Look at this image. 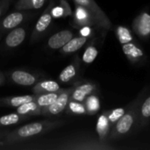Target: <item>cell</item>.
Masks as SVG:
<instances>
[{
	"instance_id": "6da1fadb",
	"label": "cell",
	"mask_w": 150,
	"mask_h": 150,
	"mask_svg": "<svg viewBox=\"0 0 150 150\" xmlns=\"http://www.w3.org/2000/svg\"><path fill=\"white\" fill-rule=\"evenodd\" d=\"M64 124L63 120H44L37 121L24 125L9 133L0 141L1 144H13L14 142H21L34 136L40 135L46 132L57 128Z\"/></svg>"
},
{
	"instance_id": "7a4b0ae2",
	"label": "cell",
	"mask_w": 150,
	"mask_h": 150,
	"mask_svg": "<svg viewBox=\"0 0 150 150\" xmlns=\"http://www.w3.org/2000/svg\"><path fill=\"white\" fill-rule=\"evenodd\" d=\"M146 91L140 93L139 97L128 106L126 113L113 125L112 129L110 132L109 139L116 140L127 136L132 130L137 127L139 123V109L142 103V98L145 95Z\"/></svg>"
},
{
	"instance_id": "3957f363",
	"label": "cell",
	"mask_w": 150,
	"mask_h": 150,
	"mask_svg": "<svg viewBox=\"0 0 150 150\" xmlns=\"http://www.w3.org/2000/svg\"><path fill=\"white\" fill-rule=\"evenodd\" d=\"M74 2L88 11L95 25L105 31H109L112 28V24L111 20L94 0H74Z\"/></svg>"
},
{
	"instance_id": "277c9868",
	"label": "cell",
	"mask_w": 150,
	"mask_h": 150,
	"mask_svg": "<svg viewBox=\"0 0 150 150\" xmlns=\"http://www.w3.org/2000/svg\"><path fill=\"white\" fill-rule=\"evenodd\" d=\"M73 88L63 89L60 91V94L57 99L49 106L41 109V115L43 116H54L59 115L66 108L70 100V95Z\"/></svg>"
},
{
	"instance_id": "5b68a950",
	"label": "cell",
	"mask_w": 150,
	"mask_h": 150,
	"mask_svg": "<svg viewBox=\"0 0 150 150\" xmlns=\"http://www.w3.org/2000/svg\"><path fill=\"white\" fill-rule=\"evenodd\" d=\"M134 33L142 39L147 40L150 36V14L148 11H142L133 22Z\"/></svg>"
},
{
	"instance_id": "8992f818",
	"label": "cell",
	"mask_w": 150,
	"mask_h": 150,
	"mask_svg": "<svg viewBox=\"0 0 150 150\" xmlns=\"http://www.w3.org/2000/svg\"><path fill=\"white\" fill-rule=\"evenodd\" d=\"M122 51L128 61L134 64H139L144 62L146 55L142 48L134 41L122 45Z\"/></svg>"
},
{
	"instance_id": "52a82bcc",
	"label": "cell",
	"mask_w": 150,
	"mask_h": 150,
	"mask_svg": "<svg viewBox=\"0 0 150 150\" xmlns=\"http://www.w3.org/2000/svg\"><path fill=\"white\" fill-rule=\"evenodd\" d=\"M54 7V2H51L50 4L47 6V8L45 10V11L42 13V15L40 17V18L38 19L33 34H32V40H36L42 33H44L48 26L50 25L51 22H52V13L51 11Z\"/></svg>"
},
{
	"instance_id": "ba28073f",
	"label": "cell",
	"mask_w": 150,
	"mask_h": 150,
	"mask_svg": "<svg viewBox=\"0 0 150 150\" xmlns=\"http://www.w3.org/2000/svg\"><path fill=\"white\" fill-rule=\"evenodd\" d=\"M96 89H97L96 85L91 83H85L80 84L76 88H73L70 95V100H75L83 103L86 98L91 94H92L96 91Z\"/></svg>"
},
{
	"instance_id": "9c48e42d",
	"label": "cell",
	"mask_w": 150,
	"mask_h": 150,
	"mask_svg": "<svg viewBox=\"0 0 150 150\" xmlns=\"http://www.w3.org/2000/svg\"><path fill=\"white\" fill-rule=\"evenodd\" d=\"M73 38V33L69 30L60 31L54 35H52L47 40V46L51 49H60L62 48L69 40Z\"/></svg>"
},
{
	"instance_id": "30bf717a",
	"label": "cell",
	"mask_w": 150,
	"mask_h": 150,
	"mask_svg": "<svg viewBox=\"0 0 150 150\" xmlns=\"http://www.w3.org/2000/svg\"><path fill=\"white\" fill-rule=\"evenodd\" d=\"M26 31L23 27H15L5 38V46L11 48L19 46L25 39Z\"/></svg>"
},
{
	"instance_id": "8fae6325",
	"label": "cell",
	"mask_w": 150,
	"mask_h": 150,
	"mask_svg": "<svg viewBox=\"0 0 150 150\" xmlns=\"http://www.w3.org/2000/svg\"><path fill=\"white\" fill-rule=\"evenodd\" d=\"M38 94L33 95H24V96H17V97H11V98H0V107H18L21 105L33 101L36 99Z\"/></svg>"
},
{
	"instance_id": "7c38bea8",
	"label": "cell",
	"mask_w": 150,
	"mask_h": 150,
	"mask_svg": "<svg viewBox=\"0 0 150 150\" xmlns=\"http://www.w3.org/2000/svg\"><path fill=\"white\" fill-rule=\"evenodd\" d=\"M27 14L23 11H14L7 15L1 23V28L4 30H10L17 27L26 18Z\"/></svg>"
},
{
	"instance_id": "4fadbf2b",
	"label": "cell",
	"mask_w": 150,
	"mask_h": 150,
	"mask_svg": "<svg viewBox=\"0 0 150 150\" xmlns=\"http://www.w3.org/2000/svg\"><path fill=\"white\" fill-rule=\"evenodd\" d=\"M11 80L21 86H32L37 82V78L33 74L24 70H15L11 74Z\"/></svg>"
},
{
	"instance_id": "5bb4252c",
	"label": "cell",
	"mask_w": 150,
	"mask_h": 150,
	"mask_svg": "<svg viewBox=\"0 0 150 150\" xmlns=\"http://www.w3.org/2000/svg\"><path fill=\"white\" fill-rule=\"evenodd\" d=\"M111 130H112V124L108 120L107 112H105L98 117L96 126V131L98 134L99 140L101 142H104L109 136Z\"/></svg>"
},
{
	"instance_id": "9a60e30c",
	"label": "cell",
	"mask_w": 150,
	"mask_h": 150,
	"mask_svg": "<svg viewBox=\"0 0 150 150\" xmlns=\"http://www.w3.org/2000/svg\"><path fill=\"white\" fill-rule=\"evenodd\" d=\"M61 90L60 85L57 82L53 80H46L41 81L35 84L33 88V91L35 94H43L47 92H56Z\"/></svg>"
},
{
	"instance_id": "2e32d148",
	"label": "cell",
	"mask_w": 150,
	"mask_h": 150,
	"mask_svg": "<svg viewBox=\"0 0 150 150\" xmlns=\"http://www.w3.org/2000/svg\"><path fill=\"white\" fill-rule=\"evenodd\" d=\"M88 40V37L86 36H78V37H73L70 40L67 42L62 48L61 52L63 54H71L77 50H79Z\"/></svg>"
},
{
	"instance_id": "e0dca14e",
	"label": "cell",
	"mask_w": 150,
	"mask_h": 150,
	"mask_svg": "<svg viewBox=\"0 0 150 150\" xmlns=\"http://www.w3.org/2000/svg\"><path fill=\"white\" fill-rule=\"evenodd\" d=\"M17 112L24 116H40L41 115V109L37 105L35 100H33L25 103L20 106L17 107Z\"/></svg>"
},
{
	"instance_id": "ac0fdd59",
	"label": "cell",
	"mask_w": 150,
	"mask_h": 150,
	"mask_svg": "<svg viewBox=\"0 0 150 150\" xmlns=\"http://www.w3.org/2000/svg\"><path fill=\"white\" fill-rule=\"evenodd\" d=\"M61 91V90H60ZM60 91L56 92H47V93H43V94H39L36 97L35 102L37 105L40 106V109L46 108L52 105L58 98L60 94Z\"/></svg>"
},
{
	"instance_id": "d6986e66",
	"label": "cell",
	"mask_w": 150,
	"mask_h": 150,
	"mask_svg": "<svg viewBox=\"0 0 150 150\" xmlns=\"http://www.w3.org/2000/svg\"><path fill=\"white\" fill-rule=\"evenodd\" d=\"M75 22L76 23V25H82V26L94 25L88 11L82 6L77 5V4H76V13H75Z\"/></svg>"
},
{
	"instance_id": "ffe728a7",
	"label": "cell",
	"mask_w": 150,
	"mask_h": 150,
	"mask_svg": "<svg viewBox=\"0 0 150 150\" xmlns=\"http://www.w3.org/2000/svg\"><path fill=\"white\" fill-rule=\"evenodd\" d=\"M150 120V95L141 103L139 109V124L142 127L146 126Z\"/></svg>"
},
{
	"instance_id": "44dd1931",
	"label": "cell",
	"mask_w": 150,
	"mask_h": 150,
	"mask_svg": "<svg viewBox=\"0 0 150 150\" xmlns=\"http://www.w3.org/2000/svg\"><path fill=\"white\" fill-rule=\"evenodd\" d=\"M45 0H18L15 5L17 10H38L42 8Z\"/></svg>"
},
{
	"instance_id": "7402d4cb",
	"label": "cell",
	"mask_w": 150,
	"mask_h": 150,
	"mask_svg": "<svg viewBox=\"0 0 150 150\" xmlns=\"http://www.w3.org/2000/svg\"><path fill=\"white\" fill-rule=\"evenodd\" d=\"M84 105L87 111V113L90 115H94L100 109V101L98 96L91 94L84 100Z\"/></svg>"
},
{
	"instance_id": "603a6c76",
	"label": "cell",
	"mask_w": 150,
	"mask_h": 150,
	"mask_svg": "<svg viewBox=\"0 0 150 150\" xmlns=\"http://www.w3.org/2000/svg\"><path fill=\"white\" fill-rule=\"evenodd\" d=\"M115 34L121 45L134 41V37L131 31L123 25H118L115 29Z\"/></svg>"
},
{
	"instance_id": "cb8c5ba5",
	"label": "cell",
	"mask_w": 150,
	"mask_h": 150,
	"mask_svg": "<svg viewBox=\"0 0 150 150\" xmlns=\"http://www.w3.org/2000/svg\"><path fill=\"white\" fill-rule=\"evenodd\" d=\"M27 116L20 115L17 113H10L0 117V127H9L19 123L20 121L25 120Z\"/></svg>"
},
{
	"instance_id": "d4e9b609",
	"label": "cell",
	"mask_w": 150,
	"mask_h": 150,
	"mask_svg": "<svg viewBox=\"0 0 150 150\" xmlns=\"http://www.w3.org/2000/svg\"><path fill=\"white\" fill-rule=\"evenodd\" d=\"M76 66L72 63L69 64L59 75V79L62 83H69L76 76Z\"/></svg>"
},
{
	"instance_id": "484cf974",
	"label": "cell",
	"mask_w": 150,
	"mask_h": 150,
	"mask_svg": "<svg viewBox=\"0 0 150 150\" xmlns=\"http://www.w3.org/2000/svg\"><path fill=\"white\" fill-rule=\"evenodd\" d=\"M67 107H68L69 112L73 113V114L83 115V114H86L87 113L85 105L82 102L75 101V100H69Z\"/></svg>"
},
{
	"instance_id": "4316f807",
	"label": "cell",
	"mask_w": 150,
	"mask_h": 150,
	"mask_svg": "<svg viewBox=\"0 0 150 150\" xmlns=\"http://www.w3.org/2000/svg\"><path fill=\"white\" fill-rule=\"evenodd\" d=\"M51 13H52V17L61 18V17H66V16L71 14V11H70L69 6L68 5L67 2L62 1L61 5L56 6V7H53Z\"/></svg>"
},
{
	"instance_id": "83f0119b",
	"label": "cell",
	"mask_w": 150,
	"mask_h": 150,
	"mask_svg": "<svg viewBox=\"0 0 150 150\" xmlns=\"http://www.w3.org/2000/svg\"><path fill=\"white\" fill-rule=\"evenodd\" d=\"M128 106L127 107H119V108L113 109L110 112H106L108 120H109L110 123L112 124V126H113L126 113L127 110L128 109Z\"/></svg>"
},
{
	"instance_id": "f1b7e54d",
	"label": "cell",
	"mask_w": 150,
	"mask_h": 150,
	"mask_svg": "<svg viewBox=\"0 0 150 150\" xmlns=\"http://www.w3.org/2000/svg\"><path fill=\"white\" fill-rule=\"evenodd\" d=\"M98 54V51L95 46H89L85 49V51L83 54V58H82L83 62L87 64L93 62L95 61V59L97 58Z\"/></svg>"
},
{
	"instance_id": "f546056e",
	"label": "cell",
	"mask_w": 150,
	"mask_h": 150,
	"mask_svg": "<svg viewBox=\"0 0 150 150\" xmlns=\"http://www.w3.org/2000/svg\"><path fill=\"white\" fill-rule=\"evenodd\" d=\"M9 2H10V0H1L0 1V17L4 12V11L7 9V7L9 5Z\"/></svg>"
},
{
	"instance_id": "4dcf8cb0",
	"label": "cell",
	"mask_w": 150,
	"mask_h": 150,
	"mask_svg": "<svg viewBox=\"0 0 150 150\" xmlns=\"http://www.w3.org/2000/svg\"><path fill=\"white\" fill-rule=\"evenodd\" d=\"M91 29L88 25H83V27L80 31L81 35L82 36H86V37H88L91 34Z\"/></svg>"
},
{
	"instance_id": "1f68e13d",
	"label": "cell",
	"mask_w": 150,
	"mask_h": 150,
	"mask_svg": "<svg viewBox=\"0 0 150 150\" xmlns=\"http://www.w3.org/2000/svg\"><path fill=\"white\" fill-rule=\"evenodd\" d=\"M9 129H4V130H0V141L9 133Z\"/></svg>"
},
{
	"instance_id": "d6a6232c",
	"label": "cell",
	"mask_w": 150,
	"mask_h": 150,
	"mask_svg": "<svg viewBox=\"0 0 150 150\" xmlns=\"http://www.w3.org/2000/svg\"><path fill=\"white\" fill-rule=\"evenodd\" d=\"M4 76L3 73L0 71V86L4 83Z\"/></svg>"
},
{
	"instance_id": "836d02e7",
	"label": "cell",
	"mask_w": 150,
	"mask_h": 150,
	"mask_svg": "<svg viewBox=\"0 0 150 150\" xmlns=\"http://www.w3.org/2000/svg\"><path fill=\"white\" fill-rule=\"evenodd\" d=\"M0 39H1V36H0Z\"/></svg>"
}]
</instances>
